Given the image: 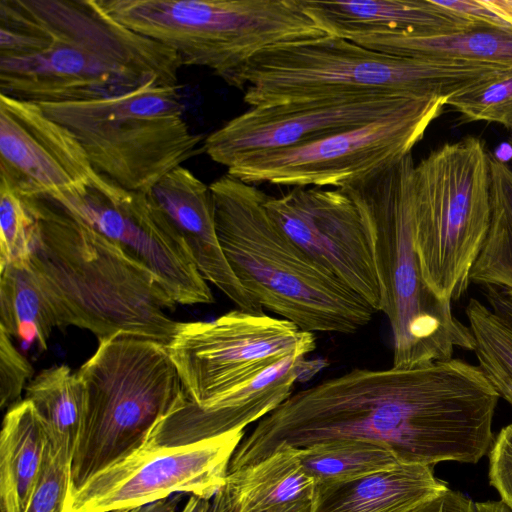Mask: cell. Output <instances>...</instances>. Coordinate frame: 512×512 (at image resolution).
Masks as SVG:
<instances>
[{"label":"cell","mask_w":512,"mask_h":512,"mask_svg":"<svg viewBox=\"0 0 512 512\" xmlns=\"http://www.w3.org/2000/svg\"><path fill=\"white\" fill-rule=\"evenodd\" d=\"M55 327L53 308L28 260L0 267V329L45 350Z\"/></svg>","instance_id":"cell-25"},{"label":"cell","mask_w":512,"mask_h":512,"mask_svg":"<svg viewBox=\"0 0 512 512\" xmlns=\"http://www.w3.org/2000/svg\"><path fill=\"white\" fill-rule=\"evenodd\" d=\"M33 368L13 344L11 337L0 329V406L10 408L18 403Z\"/></svg>","instance_id":"cell-32"},{"label":"cell","mask_w":512,"mask_h":512,"mask_svg":"<svg viewBox=\"0 0 512 512\" xmlns=\"http://www.w3.org/2000/svg\"><path fill=\"white\" fill-rule=\"evenodd\" d=\"M487 8L512 26V0H480Z\"/></svg>","instance_id":"cell-37"},{"label":"cell","mask_w":512,"mask_h":512,"mask_svg":"<svg viewBox=\"0 0 512 512\" xmlns=\"http://www.w3.org/2000/svg\"><path fill=\"white\" fill-rule=\"evenodd\" d=\"M38 105L76 137L95 171L128 190L147 193L203 151L202 136L183 116L178 86L150 81L98 98Z\"/></svg>","instance_id":"cell-10"},{"label":"cell","mask_w":512,"mask_h":512,"mask_svg":"<svg viewBox=\"0 0 512 512\" xmlns=\"http://www.w3.org/2000/svg\"><path fill=\"white\" fill-rule=\"evenodd\" d=\"M448 489L434 467L401 463L346 484L315 487L309 512H420Z\"/></svg>","instance_id":"cell-20"},{"label":"cell","mask_w":512,"mask_h":512,"mask_svg":"<svg viewBox=\"0 0 512 512\" xmlns=\"http://www.w3.org/2000/svg\"><path fill=\"white\" fill-rule=\"evenodd\" d=\"M182 497L180 493L174 494L163 500L147 504L128 512H177Z\"/></svg>","instance_id":"cell-36"},{"label":"cell","mask_w":512,"mask_h":512,"mask_svg":"<svg viewBox=\"0 0 512 512\" xmlns=\"http://www.w3.org/2000/svg\"><path fill=\"white\" fill-rule=\"evenodd\" d=\"M179 56L96 0H0V94L33 103L178 86Z\"/></svg>","instance_id":"cell-2"},{"label":"cell","mask_w":512,"mask_h":512,"mask_svg":"<svg viewBox=\"0 0 512 512\" xmlns=\"http://www.w3.org/2000/svg\"><path fill=\"white\" fill-rule=\"evenodd\" d=\"M298 458L316 488L346 484L403 463L390 448L355 438L327 440L298 448Z\"/></svg>","instance_id":"cell-27"},{"label":"cell","mask_w":512,"mask_h":512,"mask_svg":"<svg viewBox=\"0 0 512 512\" xmlns=\"http://www.w3.org/2000/svg\"><path fill=\"white\" fill-rule=\"evenodd\" d=\"M489 482L512 512V423L503 427L489 450Z\"/></svg>","instance_id":"cell-33"},{"label":"cell","mask_w":512,"mask_h":512,"mask_svg":"<svg viewBox=\"0 0 512 512\" xmlns=\"http://www.w3.org/2000/svg\"><path fill=\"white\" fill-rule=\"evenodd\" d=\"M211 500L191 495L181 512H208Z\"/></svg>","instance_id":"cell-38"},{"label":"cell","mask_w":512,"mask_h":512,"mask_svg":"<svg viewBox=\"0 0 512 512\" xmlns=\"http://www.w3.org/2000/svg\"><path fill=\"white\" fill-rule=\"evenodd\" d=\"M41 418L52 450L72 461L84 413L83 386L66 365L41 371L25 388Z\"/></svg>","instance_id":"cell-24"},{"label":"cell","mask_w":512,"mask_h":512,"mask_svg":"<svg viewBox=\"0 0 512 512\" xmlns=\"http://www.w3.org/2000/svg\"><path fill=\"white\" fill-rule=\"evenodd\" d=\"M34 219L24 200L0 182V267L27 261Z\"/></svg>","instance_id":"cell-30"},{"label":"cell","mask_w":512,"mask_h":512,"mask_svg":"<svg viewBox=\"0 0 512 512\" xmlns=\"http://www.w3.org/2000/svg\"><path fill=\"white\" fill-rule=\"evenodd\" d=\"M147 193L185 243L202 277L239 309L263 313L262 306L238 281L221 248L210 186L180 166Z\"/></svg>","instance_id":"cell-18"},{"label":"cell","mask_w":512,"mask_h":512,"mask_svg":"<svg viewBox=\"0 0 512 512\" xmlns=\"http://www.w3.org/2000/svg\"><path fill=\"white\" fill-rule=\"evenodd\" d=\"M500 397L478 365L460 358L413 368H353L291 394L261 418L228 471L279 445L355 438L390 448L403 463H477L494 441Z\"/></svg>","instance_id":"cell-1"},{"label":"cell","mask_w":512,"mask_h":512,"mask_svg":"<svg viewBox=\"0 0 512 512\" xmlns=\"http://www.w3.org/2000/svg\"><path fill=\"white\" fill-rule=\"evenodd\" d=\"M420 512H511L499 501H475L450 488Z\"/></svg>","instance_id":"cell-34"},{"label":"cell","mask_w":512,"mask_h":512,"mask_svg":"<svg viewBox=\"0 0 512 512\" xmlns=\"http://www.w3.org/2000/svg\"><path fill=\"white\" fill-rule=\"evenodd\" d=\"M238 415L187 396L129 456L73 492L67 512H128L178 493L211 500L244 438Z\"/></svg>","instance_id":"cell-7"},{"label":"cell","mask_w":512,"mask_h":512,"mask_svg":"<svg viewBox=\"0 0 512 512\" xmlns=\"http://www.w3.org/2000/svg\"><path fill=\"white\" fill-rule=\"evenodd\" d=\"M511 74L512 67L397 57L326 35L261 50L229 85L253 107L367 94L449 99Z\"/></svg>","instance_id":"cell-5"},{"label":"cell","mask_w":512,"mask_h":512,"mask_svg":"<svg viewBox=\"0 0 512 512\" xmlns=\"http://www.w3.org/2000/svg\"><path fill=\"white\" fill-rule=\"evenodd\" d=\"M311 501L292 502L278 505L262 512H309Z\"/></svg>","instance_id":"cell-39"},{"label":"cell","mask_w":512,"mask_h":512,"mask_svg":"<svg viewBox=\"0 0 512 512\" xmlns=\"http://www.w3.org/2000/svg\"><path fill=\"white\" fill-rule=\"evenodd\" d=\"M315 340L285 319L237 309L180 322L167 346L188 398L213 408L283 360L311 353Z\"/></svg>","instance_id":"cell-12"},{"label":"cell","mask_w":512,"mask_h":512,"mask_svg":"<svg viewBox=\"0 0 512 512\" xmlns=\"http://www.w3.org/2000/svg\"><path fill=\"white\" fill-rule=\"evenodd\" d=\"M415 164L410 153L341 187L370 234L396 368L447 360L457 349H474L469 326L421 275L414 242Z\"/></svg>","instance_id":"cell-6"},{"label":"cell","mask_w":512,"mask_h":512,"mask_svg":"<svg viewBox=\"0 0 512 512\" xmlns=\"http://www.w3.org/2000/svg\"><path fill=\"white\" fill-rule=\"evenodd\" d=\"M302 2L327 35L345 39L378 33L450 34L484 27L439 6L435 0Z\"/></svg>","instance_id":"cell-19"},{"label":"cell","mask_w":512,"mask_h":512,"mask_svg":"<svg viewBox=\"0 0 512 512\" xmlns=\"http://www.w3.org/2000/svg\"><path fill=\"white\" fill-rule=\"evenodd\" d=\"M490 153L483 139L468 135L415 164V250L425 284L443 301L466 293L490 226Z\"/></svg>","instance_id":"cell-11"},{"label":"cell","mask_w":512,"mask_h":512,"mask_svg":"<svg viewBox=\"0 0 512 512\" xmlns=\"http://www.w3.org/2000/svg\"><path fill=\"white\" fill-rule=\"evenodd\" d=\"M22 199L34 219L28 264L59 328L85 329L99 341H172L177 303L147 267L51 199Z\"/></svg>","instance_id":"cell-3"},{"label":"cell","mask_w":512,"mask_h":512,"mask_svg":"<svg viewBox=\"0 0 512 512\" xmlns=\"http://www.w3.org/2000/svg\"><path fill=\"white\" fill-rule=\"evenodd\" d=\"M72 461L48 442L42 468L25 512H67L72 495Z\"/></svg>","instance_id":"cell-31"},{"label":"cell","mask_w":512,"mask_h":512,"mask_svg":"<svg viewBox=\"0 0 512 512\" xmlns=\"http://www.w3.org/2000/svg\"><path fill=\"white\" fill-rule=\"evenodd\" d=\"M76 374L84 413L71 463L72 493L140 448L186 396L168 346L155 340L118 336L99 341Z\"/></svg>","instance_id":"cell-8"},{"label":"cell","mask_w":512,"mask_h":512,"mask_svg":"<svg viewBox=\"0 0 512 512\" xmlns=\"http://www.w3.org/2000/svg\"><path fill=\"white\" fill-rule=\"evenodd\" d=\"M490 226L470 272V283L493 286L512 300V165L490 153Z\"/></svg>","instance_id":"cell-26"},{"label":"cell","mask_w":512,"mask_h":512,"mask_svg":"<svg viewBox=\"0 0 512 512\" xmlns=\"http://www.w3.org/2000/svg\"><path fill=\"white\" fill-rule=\"evenodd\" d=\"M448 98L426 96L408 110L301 145L248 153L227 173L246 183L341 188L411 153Z\"/></svg>","instance_id":"cell-13"},{"label":"cell","mask_w":512,"mask_h":512,"mask_svg":"<svg viewBox=\"0 0 512 512\" xmlns=\"http://www.w3.org/2000/svg\"><path fill=\"white\" fill-rule=\"evenodd\" d=\"M314 490V481L300 464L298 448L281 444L260 461L229 471L208 512H262L311 501Z\"/></svg>","instance_id":"cell-21"},{"label":"cell","mask_w":512,"mask_h":512,"mask_svg":"<svg viewBox=\"0 0 512 512\" xmlns=\"http://www.w3.org/2000/svg\"><path fill=\"white\" fill-rule=\"evenodd\" d=\"M224 255L243 288L305 332L355 333L377 312L273 221L267 194L226 173L209 185Z\"/></svg>","instance_id":"cell-4"},{"label":"cell","mask_w":512,"mask_h":512,"mask_svg":"<svg viewBox=\"0 0 512 512\" xmlns=\"http://www.w3.org/2000/svg\"><path fill=\"white\" fill-rule=\"evenodd\" d=\"M51 200L147 267L177 304L214 302L185 243L148 193L96 171L84 187Z\"/></svg>","instance_id":"cell-14"},{"label":"cell","mask_w":512,"mask_h":512,"mask_svg":"<svg viewBox=\"0 0 512 512\" xmlns=\"http://www.w3.org/2000/svg\"><path fill=\"white\" fill-rule=\"evenodd\" d=\"M508 144H509L510 148L512 149V133L510 134V136L508 138Z\"/></svg>","instance_id":"cell-40"},{"label":"cell","mask_w":512,"mask_h":512,"mask_svg":"<svg viewBox=\"0 0 512 512\" xmlns=\"http://www.w3.org/2000/svg\"><path fill=\"white\" fill-rule=\"evenodd\" d=\"M348 40L397 57L470 61L512 67V32L487 27L435 35L367 34L353 36Z\"/></svg>","instance_id":"cell-23"},{"label":"cell","mask_w":512,"mask_h":512,"mask_svg":"<svg viewBox=\"0 0 512 512\" xmlns=\"http://www.w3.org/2000/svg\"><path fill=\"white\" fill-rule=\"evenodd\" d=\"M48 442L43 422L30 401L21 400L8 409L0 435L1 512H25Z\"/></svg>","instance_id":"cell-22"},{"label":"cell","mask_w":512,"mask_h":512,"mask_svg":"<svg viewBox=\"0 0 512 512\" xmlns=\"http://www.w3.org/2000/svg\"><path fill=\"white\" fill-rule=\"evenodd\" d=\"M435 2L481 26L512 32V26L482 4L480 0H435Z\"/></svg>","instance_id":"cell-35"},{"label":"cell","mask_w":512,"mask_h":512,"mask_svg":"<svg viewBox=\"0 0 512 512\" xmlns=\"http://www.w3.org/2000/svg\"><path fill=\"white\" fill-rule=\"evenodd\" d=\"M446 106L463 121L495 123L512 133V75L454 95Z\"/></svg>","instance_id":"cell-29"},{"label":"cell","mask_w":512,"mask_h":512,"mask_svg":"<svg viewBox=\"0 0 512 512\" xmlns=\"http://www.w3.org/2000/svg\"><path fill=\"white\" fill-rule=\"evenodd\" d=\"M265 208L282 231L319 265L382 309V287L370 234L353 200L341 188L293 187L267 195Z\"/></svg>","instance_id":"cell-16"},{"label":"cell","mask_w":512,"mask_h":512,"mask_svg":"<svg viewBox=\"0 0 512 512\" xmlns=\"http://www.w3.org/2000/svg\"><path fill=\"white\" fill-rule=\"evenodd\" d=\"M478 366L500 398L512 407V322L482 301L465 308Z\"/></svg>","instance_id":"cell-28"},{"label":"cell","mask_w":512,"mask_h":512,"mask_svg":"<svg viewBox=\"0 0 512 512\" xmlns=\"http://www.w3.org/2000/svg\"><path fill=\"white\" fill-rule=\"evenodd\" d=\"M110 17L227 84L273 45L326 36L302 0H96Z\"/></svg>","instance_id":"cell-9"},{"label":"cell","mask_w":512,"mask_h":512,"mask_svg":"<svg viewBox=\"0 0 512 512\" xmlns=\"http://www.w3.org/2000/svg\"><path fill=\"white\" fill-rule=\"evenodd\" d=\"M96 173L76 137L33 102L0 94V182L21 197L54 199Z\"/></svg>","instance_id":"cell-17"},{"label":"cell","mask_w":512,"mask_h":512,"mask_svg":"<svg viewBox=\"0 0 512 512\" xmlns=\"http://www.w3.org/2000/svg\"><path fill=\"white\" fill-rule=\"evenodd\" d=\"M423 97L367 94L253 106L210 133L203 152L228 168L248 153L297 146L392 117Z\"/></svg>","instance_id":"cell-15"}]
</instances>
